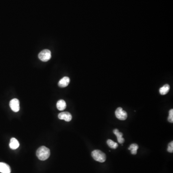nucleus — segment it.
<instances>
[{"label":"nucleus","mask_w":173,"mask_h":173,"mask_svg":"<svg viewBox=\"0 0 173 173\" xmlns=\"http://www.w3.org/2000/svg\"><path fill=\"white\" fill-rule=\"evenodd\" d=\"M113 133H114L115 136L117 137L118 142L120 144H123L125 141V139L123 138V134L121 132H120L117 129H115L114 130Z\"/></svg>","instance_id":"1a4fd4ad"},{"label":"nucleus","mask_w":173,"mask_h":173,"mask_svg":"<svg viewBox=\"0 0 173 173\" xmlns=\"http://www.w3.org/2000/svg\"><path fill=\"white\" fill-rule=\"evenodd\" d=\"M9 146L10 148L12 150H15L19 147V143L15 138H13L10 140V143H9Z\"/></svg>","instance_id":"9d476101"},{"label":"nucleus","mask_w":173,"mask_h":173,"mask_svg":"<svg viewBox=\"0 0 173 173\" xmlns=\"http://www.w3.org/2000/svg\"><path fill=\"white\" fill-rule=\"evenodd\" d=\"M58 118L60 120H64L66 122L70 121L72 120V115L67 112H62L58 114Z\"/></svg>","instance_id":"423d86ee"},{"label":"nucleus","mask_w":173,"mask_h":173,"mask_svg":"<svg viewBox=\"0 0 173 173\" xmlns=\"http://www.w3.org/2000/svg\"><path fill=\"white\" fill-rule=\"evenodd\" d=\"M167 151L172 153L173 152V141H171V143H170L168 146V148H167Z\"/></svg>","instance_id":"dca6fc26"},{"label":"nucleus","mask_w":173,"mask_h":173,"mask_svg":"<svg viewBox=\"0 0 173 173\" xmlns=\"http://www.w3.org/2000/svg\"><path fill=\"white\" fill-rule=\"evenodd\" d=\"M115 116L117 118L120 120H126L127 117V114L123 110L121 107H118L115 112Z\"/></svg>","instance_id":"20e7f679"},{"label":"nucleus","mask_w":173,"mask_h":173,"mask_svg":"<svg viewBox=\"0 0 173 173\" xmlns=\"http://www.w3.org/2000/svg\"><path fill=\"white\" fill-rule=\"evenodd\" d=\"M69 78L67 77H65L62 78L61 79H60V81L58 82V86L61 88H65L67 87L69 84Z\"/></svg>","instance_id":"6e6552de"},{"label":"nucleus","mask_w":173,"mask_h":173,"mask_svg":"<svg viewBox=\"0 0 173 173\" xmlns=\"http://www.w3.org/2000/svg\"><path fill=\"white\" fill-rule=\"evenodd\" d=\"M38 57L42 61L47 62L51 59L52 57L51 51L49 50H43L39 53Z\"/></svg>","instance_id":"7ed1b4c3"},{"label":"nucleus","mask_w":173,"mask_h":173,"mask_svg":"<svg viewBox=\"0 0 173 173\" xmlns=\"http://www.w3.org/2000/svg\"><path fill=\"white\" fill-rule=\"evenodd\" d=\"M19 101L18 99H13L10 102V107L12 111L14 112H18L20 110Z\"/></svg>","instance_id":"39448f33"},{"label":"nucleus","mask_w":173,"mask_h":173,"mask_svg":"<svg viewBox=\"0 0 173 173\" xmlns=\"http://www.w3.org/2000/svg\"><path fill=\"white\" fill-rule=\"evenodd\" d=\"M107 145H108L110 148L114 149H115L118 147V145L117 143H115L113 140H111V139H108L107 141Z\"/></svg>","instance_id":"4468645a"},{"label":"nucleus","mask_w":173,"mask_h":173,"mask_svg":"<svg viewBox=\"0 0 173 173\" xmlns=\"http://www.w3.org/2000/svg\"><path fill=\"white\" fill-rule=\"evenodd\" d=\"M11 171V168L5 162H0V172L2 173H10Z\"/></svg>","instance_id":"0eeeda50"},{"label":"nucleus","mask_w":173,"mask_h":173,"mask_svg":"<svg viewBox=\"0 0 173 173\" xmlns=\"http://www.w3.org/2000/svg\"><path fill=\"white\" fill-rule=\"evenodd\" d=\"M168 121L169 122L173 123V109H171L169 112V117H168Z\"/></svg>","instance_id":"2eb2a0df"},{"label":"nucleus","mask_w":173,"mask_h":173,"mask_svg":"<svg viewBox=\"0 0 173 173\" xmlns=\"http://www.w3.org/2000/svg\"><path fill=\"white\" fill-rule=\"evenodd\" d=\"M139 148V146L137 144H131L130 147L128 148V150L131 151V153L133 155L137 154V150Z\"/></svg>","instance_id":"ddd939ff"},{"label":"nucleus","mask_w":173,"mask_h":173,"mask_svg":"<svg viewBox=\"0 0 173 173\" xmlns=\"http://www.w3.org/2000/svg\"><path fill=\"white\" fill-rule=\"evenodd\" d=\"M36 155L39 160L41 161L46 160L50 155L49 149L46 147L45 146H41L37 151Z\"/></svg>","instance_id":"f257e3e1"},{"label":"nucleus","mask_w":173,"mask_h":173,"mask_svg":"<svg viewBox=\"0 0 173 173\" xmlns=\"http://www.w3.org/2000/svg\"><path fill=\"white\" fill-rule=\"evenodd\" d=\"M57 108L60 111H63L66 108V101L63 100H60L57 101L56 104Z\"/></svg>","instance_id":"9b49d317"},{"label":"nucleus","mask_w":173,"mask_h":173,"mask_svg":"<svg viewBox=\"0 0 173 173\" xmlns=\"http://www.w3.org/2000/svg\"><path fill=\"white\" fill-rule=\"evenodd\" d=\"M170 88V86L168 84H165V85L162 86V87L160 88L159 92H160V93L161 95H165V94H167L169 92Z\"/></svg>","instance_id":"f8f14e48"},{"label":"nucleus","mask_w":173,"mask_h":173,"mask_svg":"<svg viewBox=\"0 0 173 173\" xmlns=\"http://www.w3.org/2000/svg\"><path fill=\"white\" fill-rule=\"evenodd\" d=\"M91 156L95 160L99 162H104L106 161V155L100 150H94L91 152Z\"/></svg>","instance_id":"f03ea898"}]
</instances>
